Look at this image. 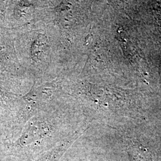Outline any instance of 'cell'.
<instances>
[{
    "mask_svg": "<svg viewBox=\"0 0 161 161\" xmlns=\"http://www.w3.org/2000/svg\"><path fill=\"white\" fill-rule=\"evenodd\" d=\"M127 152L131 161H152V153L141 144L132 143L128 146Z\"/></svg>",
    "mask_w": 161,
    "mask_h": 161,
    "instance_id": "cell-1",
    "label": "cell"
},
{
    "mask_svg": "<svg viewBox=\"0 0 161 161\" xmlns=\"http://www.w3.org/2000/svg\"><path fill=\"white\" fill-rule=\"evenodd\" d=\"M74 140L64 142L57 146L50 151H48L41 156L35 161H58L64 153L66 150L69 148Z\"/></svg>",
    "mask_w": 161,
    "mask_h": 161,
    "instance_id": "cell-2",
    "label": "cell"
}]
</instances>
